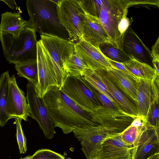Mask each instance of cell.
<instances>
[{
  "label": "cell",
  "instance_id": "9",
  "mask_svg": "<svg viewBox=\"0 0 159 159\" xmlns=\"http://www.w3.org/2000/svg\"><path fill=\"white\" fill-rule=\"evenodd\" d=\"M26 88L30 116L37 121L45 138L52 139L55 133V128L43 98L39 97L35 86L28 80Z\"/></svg>",
  "mask_w": 159,
  "mask_h": 159
},
{
  "label": "cell",
  "instance_id": "23",
  "mask_svg": "<svg viewBox=\"0 0 159 159\" xmlns=\"http://www.w3.org/2000/svg\"><path fill=\"white\" fill-rule=\"evenodd\" d=\"M10 75L7 71L2 74L0 77V127L5 126L10 119L7 112L6 106Z\"/></svg>",
  "mask_w": 159,
  "mask_h": 159
},
{
  "label": "cell",
  "instance_id": "27",
  "mask_svg": "<svg viewBox=\"0 0 159 159\" xmlns=\"http://www.w3.org/2000/svg\"><path fill=\"white\" fill-rule=\"evenodd\" d=\"M99 48L104 55L109 60L124 63L130 59L129 57L122 50L115 47L111 43L101 44Z\"/></svg>",
  "mask_w": 159,
  "mask_h": 159
},
{
  "label": "cell",
  "instance_id": "18",
  "mask_svg": "<svg viewBox=\"0 0 159 159\" xmlns=\"http://www.w3.org/2000/svg\"><path fill=\"white\" fill-rule=\"evenodd\" d=\"M159 77L154 81L139 79L136 107L140 114L145 118L150 106L159 98Z\"/></svg>",
  "mask_w": 159,
  "mask_h": 159
},
{
  "label": "cell",
  "instance_id": "42",
  "mask_svg": "<svg viewBox=\"0 0 159 159\" xmlns=\"http://www.w3.org/2000/svg\"><path fill=\"white\" fill-rule=\"evenodd\" d=\"M21 159H23V158H21Z\"/></svg>",
  "mask_w": 159,
  "mask_h": 159
},
{
  "label": "cell",
  "instance_id": "36",
  "mask_svg": "<svg viewBox=\"0 0 159 159\" xmlns=\"http://www.w3.org/2000/svg\"><path fill=\"white\" fill-rule=\"evenodd\" d=\"M108 60L110 63L114 68L126 73L136 78L125 67L123 63L114 61L109 59Z\"/></svg>",
  "mask_w": 159,
  "mask_h": 159
},
{
  "label": "cell",
  "instance_id": "17",
  "mask_svg": "<svg viewBox=\"0 0 159 159\" xmlns=\"http://www.w3.org/2000/svg\"><path fill=\"white\" fill-rule=\"evenodd\" d=\"M82 34V39L98 48L101 44L111 43L110 37L98 19L85 13Z\"/></svg>",
  "mask_w": 159,
  "mask_h": 159
},
{
  "label": "cell",
  "instance_id": "29",
  "mask_svg": "<svg viewBox=\"0 0 159 159\" xmlns=\"http://www.w3.org/2000/svg\"><path fill=\"white\" fill-rule=\"evenodd\" d=\"M159 98L155 99L151 104L145 118L147 126L159 129Z\"/></svg>",
  "mask_w": 159,
  "mask_h": 159
},
{
  "label": "cell",
  "instance_id": "33",
  "mask_svg": "<svg viewBox=\"0 0 159 159\" xmlns=\"http://www.w3.org/2000/svg\"><path fill=\"white\" fill-rule=\"evenodd\" d=\"M90 86L93 92L97 97L102 106L111 109L124 111L118 104L111 101L106 96L95 89L91 85Z\"/></svg>",
  "mask_w": 159,
  "mask_h": 159
},
{
  "label": "cell",
  "instance_id": "24",
  "mask_svg": "<svg viewBox=\"0 0 159 159\" xmlns=\"http://www.w3.org/2000/svg\"><path fill=\"white\" fill-rule=\"evenodd\" d=\"M19 77L25 78L36 87L38 83V70L37 61L15 64Z\"/></svg>",
  "mask_w": 159,
  "mask_h": 159
},
{
  "label": "cell",
  "instance_id": "10",
  "mask_svg": "<svg viewBox=\"0 0 159 159\" xmlns=\"http://www.w3.org/2000/svg\"><path fill=\"white\" fill-rule=\"evenodd\" d=\"M37 61L38 81L35 87L39 97L43 98L52 87L57 86L52 61L40 39L37 42Z\"/></svg>",
  "mask_w": 159,
  "mask_h": 159
},
{
  "label": "cell",
  "instance_id": "16",
  "mask_svg": "<svg viewBox=\"0 0 159 159\" xmlns=\"http://www.w3.org/2000/svg\"><path fill=\"white\" fill-rule=\"evenodd\" d=\"M120 134H108L94 159H132V147L123 142Z\"/></svg>",
  "mask_w": 159,
  "mask_h": 159
},
{
  "label": "cell",
  "instance_id": "40",
  "mask_svg": "<svg viewBox=\"0 0 159 159\" xmlns=\"http://www.w3.org/2000/svg\"><path fill=\"white\" fill-rule=\"evenodd\" d=\"M150 159H159V154L153 157Z\"/></svg>",
  "mask_w": 159,
  "mask_h": 159
},
{
  "label": "cell",
  "instance_id": "38",
  "mask_svg": "<svg viewBox=\"0 0 159 159\" xmlns=\"http://www.w3.org/2000/svg\"><path fill=\"white\" fill-rule=\"evenodd\" d=\"M5 3L12 10H20V7L17 5L15 1L13 0H1Z\"/></svg>",
  "mask_w": 159,
  "mask_h": 159
},
{
  "label": "cell",
  "instance_id": "14",
  "mask_svg": "<svg viewBox=\"0 0 159 159\" xmlns=\"http://www.w3.org/2000/svg\"><path fill=\"white\" fill-rule=\"evenodd\" d=\"M132 147V159H150L159 154V129L147 126Z\"/></svg>",
  "mask_w": 159,
  "mask_h": 159
},
{
  "label": "cell",
  "instance_id": "6",
  "mask_svg": "<svg viewBox=\"0 0 159 159\" xmlns=\"http://www.w3.org/2000/svg\"><path fill=\"white\" fill-rule=\"evenodd\" d=\"M56 9L59 22L67 32L70 41L73 43L82 39L85 12L80 0H59Z\"/></svg>",
  "mask_w": 159,
  "mask_h": 159
},
{
  "label": "cell",
  "instance_id": "30",
  "mask_svg": "<svg viewBox=\"0 0 159 159\" xmlns=\"http://www.w3.org/2000/svg\"><path fill=\"white\" fill-rule=\"evenodd\" d=\"M103 0H80V5L85 12L92 16L98 18Z\"/></svg>",
  "mask_w": 159,
  "mask_h": 159
},
{
  "label": "cell",
  "instance_id": "31",
  "mask_svg": "<svg viewBox=\"0 0 159 159\" xmlns=\"http://www.w3.org/2000/svg\"><path fill=\"white\" fill-rule=\"evenodd\" d=\"M15 123L16 127V134L17 142L19 146L20 153L25 154L27 150L26 139L22 130L21 122V119L16 118Z\"/></svg>",
  "mask_w": 159,
  "mask_h": 159
},
{
  "label": "cell",
  "instance_id": "19",
  "mask_svg": "<svg viewBox=\"0 0 159 159\" xmlns=\"http://www.w3.org/2000/svg\"><path fill=\"white\" fill-rule=\"evenodd\" d=\"M106 71L116 86L133 100L136 105L139 80L115 68Z\"/></svg>",
  "mask_w": 159,
  "mask_h": 159
},
{
  "label": "cell",
  "instance_id": "32",
  "mask_svg": "<svg viewBox=\"0 0 159 159\" xmlns=\"http://www.w3.org/2000/svg\"><path fill=\"white\" fill-rule=\"evenodd\" d=\"M30 159H65L63 156L51 150L39 149L31 156Z\"/></svg>",
  "mask_w": 159,
  "mask_h": 159
},
{
  "label": "cell",
  "instance_id": "20",
  "mask_svg": "<svg viewBox=\"0 0 159 159\" xmlns=\"http://www.w3.org/2000/svg\"><path fill=\"white\" fill-rule=\"evenodd\" d=\"M96 71L117 103L123 110L136 118L143 117L140 114L136 106L115 84L108 75L106 70H98Z\"/></svg>",
  "mask_w": 159,
  "mask_h": 159
},
{
  "label": "cell",
  "instance_id": "1",
  "mask_svg": "<svg viewBox=\"0 0 159 159\" xmlns=\"http://www.w3.org/2000/svg\"><path fill=\"white\" fill-rule=\"evenodd\" d=\"M43 99L55 128H60L64 134L86 125H98L59 87H52Z\"/></svg>",
  "mask_w": 159,
  "mask_h": 159
},
{
  "label": "cell",
  "instance_id": "34",
  "mask_svg": "<svg viewBox=\"0 0 159 159\" xmlns=\"http://www.w3.org/2000/svg\"><path fill=\"white\" fill-rule=\"evenodd\" d=\"M125 14L120 21L118 27V30L120 34L123 37L124 34L128 29L129 27L133 20L132 18L129 19Z\"/></svg>",
  "mask_w": 159,
  "mask_h": 159
},
{
  "label": "cell",
  "instance_id": "37",
  "mask_svg": "<svg viewBox=\"0 0 159 159\" xmlns=\"http://www.w3.org/2000/svg\"><path fill=\"white\" fill-rule=\"evenodd\" d=\"M151 51L152 59H159V38H158L155 43L152 46Z\"/></svg>",
  "mask_w": 159,
  "mask_h": 159
},
{
  "label": "cell",
  "instance_id": "35",
  "mask_svg": "<svg viewBox=\"0 0 159 159\" xmlns=\"http://www.w3.org/2000/svg\"><path fill=\"white\" fill-rule=\"evenodd\" d=\"M128 7L133 5L137 4H149L157 6L159 7V0H126Z\"/></svg>",
  "mask_w": 159,
  "mask_h": 159
},
{
  "label": "cell",
  "instance_id": "15",
  "mask_svg": "<svg viewBox=\"0 0 159 159\" xmlns=\"http://www.w3.org/2000/svg\"><path fill=\"white\" fill-rule=\"evenodd\" d=\"M122 50L130 58L152 65L151 51L130 27L124 34Z\"/></svg>",
  "mask_w": 159,
  "mask_h": 159
},
{
  "label": "cell",
  "instance_id": "7",
  "mask_svg": "<svg viewBox=\"0 0 159 159\" xmlns=\"http://www.w3.org/2000/svg\"><path fill=\"white\" fill-rule=\"evenodd\" d=\"M40 37L52 61L57 86L60 88L66 75L64 65L74 52V43L53 35L42 34Z\"/></svg>",
  "mask_w": 159,
  "mask_h": 159
},
{
  "label": "cell",
  "instance_id": "4",
  "mask_svg": "<svg viewBox=\"0 0 159 159\" xmlns=\"http://www.w3.org/2000/svg\"><path fill=\"white\" fill-rule=\"evenodd\" d=\"M59 89L89 114L102 106L84 76L75 77L66 74Z\"/></svg>",
  "mask_w": 159,
  "mask_h": 159
},
{
  "label": "cell",
  "instance_id": "12",
  "mask_svg": "<svg viewBox=\"0 0 159 159\" xmlns=\"http://www.w3.org/2000/svg\"><path fill=\"white\" fill-rule=\"evenodd\" d=\"M18 86L14 75L9 77L6 111L10 119L19 118L25 121L30 116L26 98Z\"/></svg>",
  "mask_w": 159,
  "mask_h": 159
},
{
  "label": "cell",
  "instance_id": "26",
  "mask_svg": "<svg viewBox=\"0 0 159 159\" xmlns=\"http://www.w3.org/2000/svg\"><path fill=\"white\" fill-rule=\"evenodd\" d=\"M63 67L66 74L75 77L84 76L85 71L89 69L75 52L65 63Z\"/></svg>",
  "mask_w": 159,
  "mask_h": 159
},
{
  "label": "cell",
  "instance_id": "8",
  "mask_svg": "<svg viewBox=\"0 0 159 159\" xmlns=\"http://www.w3.org/2000/svg\"><path fill=\"white\" fill-rule=\"evenodd\" d=\"M89 114L92 121L108 134H120L136 118L124 110L108 109L102 105Z\"/></svg>",
  "mask_w": 159,
  "mask_h": 159
},
{
  "label": "cell",
  "instance_id": "2",
  "mask_svg": "<svg viewBox=\"0 0 159 159\" xmlns=\"http://www.w3.org/2000/svg\"><path fill=\"white\" fill-rule=\"evenodd\" d=\"M57 0H27L28 26L40 35L56 36L70 41L68 34L60 24L57 13Z\"/></svg>",
  "mask_w": 159,
  "mask_h": 159
},
{
  "label": "cell",
  "instance_id": "21",
  "mask_svg": "<svg viewBox=\"0 0 159 159\" xmlns=\"http://www.w3.org/2000/svg\"><path fill=\"white\" fill-rule=\"evenodd\" d=\"M21 10L16 12L7 11L1 15L0 32L10 34L15 37L19 36L24 29L28 26V21L22 18Z\"/></svg>",
  "mask_w": 159,
  "mask_h": 159
},
{
  "label": "cell",
  "instance_id": "39",
  "mask_svg": "<svg viewBox=\"0 0 159 159\" xmlns=\"http://www.w3.org/2000/svg\"><path fill=\"white\" fill-rule=\"evenodd\" d=\"M152 65L155 70L157 76H159V59H152Z\"/></svg>",
  "mask_w": 159,
  "mask_h": 159
},
{
  "label": "cell",
  "instance_id": "28",
  "mask_svg": "<svg viewBox=\"0 0 159 159\" xmlns=\"http://www.w3.org/2000/svg\"><path fill=\"white\" fill-rule=\"evenodd\" d=\"M147 128L146 125L135 127L130 125L126 128L119 136L125 144L132 146L140 135Z\"/></svg>",
  "mask_w": 159,
  "mask_h": 159
},
{
  "label": "cell",
  "instance_id": "5",
  "mask_svg": "<svg viewBox=\"0 0 159 159\" xmlns=\"http://www.w3.org/2000/svg\"><path fill=\"white\" fill-rule=\"evenodd\" d=\"M128 8L125 0H103L98 18L110 37L111 44L121 50L123 37L118 27L123 17L127 14Z\"/></svg>",
  "mask_w": 159,
  "mask_h": 159
},
{
  "label": "cell",
  "instance_id": "41",
  "mask_svg": "<svg viewBox=\"0 0 159 159\" xmlns=\"http://www.w3.org/2000/svg\"><path fill=\"white\" fill-rule=\"evenodd\" d=\"M30 156H26L23 158V159H30Z\"/></svg>",
  "mask_w": 159,
  "mask_h": 159
},
{
  "label": "cell",
  "instance_id": "22",
  "mask_svg": "<svg viewBox=\"0 0 159 159\" xmlns=\"http://www.w3.org/2000/svg\"><path fill=\"white\" fill-rule=\"evenodd\" d=\"M125 67L137 79L154 81L157 77L155 70L146 63L130 59L123 63Z\"/></svg>",
  "mask_w": 159,
  "mask_h": 159
},
{
  "label": "cell",
  "instance_id": "13",
  "mask_svg": "<svg viewBox=\"0 0 159 159\" xmlns=\"http://www.w3.org/2000/svg\"><path fill=\"white\" fill-rule=\"evenodd\" d=\"M74 52L89 69L93 70H107L114 68L109 60L97 48L83 39L74 43Z\"/></svg>",
  "mask_w": 159,
  "mask_h": 159
},
{
  "label": "cell",
  "instance_id": "3",
  "mask_svg": "<svg viewBox=\"0 0 159 159\" xmlns=\"http://www.w3.org/2000/svg\"><path fill=\"white\" fill-rule=\"evenodd\" d=\"M0 41L3 55L9 63L37 61L38 41L33 28L27 26L16 38L0 32Z\"/></svg>",
  "mask_w": 159,
  "mask_h": 159
},
{
  "label": "cell",
  "instance_id": "25",
  "mask_svg": "<svg viewBox=\"0 0 159 159\" xmlns=\"http://www.w3.org/2000/svg\"><path fill=\"white\" fill-rule=\"evenodd\" d=\"M84 76L85 80L93 88L118 104L96 70L88 69L84 72Z\"/></svg>",
  "mask_w": 159,
  "mask_h": 159
},
{
  "label": "cell",
  "instance_id": "11",
  "mask_svg": "<svg viewBox=\"0 0 159 159\" xmlns=\"http://www.w3.org/2000/svg\"><path fill=\"white\" fill-rule=\"evenodd\" d=\"M80 143L81 150L87 159H94L100 152L108 134L98 125H86L72 132Z\"/></svg>",
  "mask_w": 159,
  "mask_h": 159
}]
</instances>
